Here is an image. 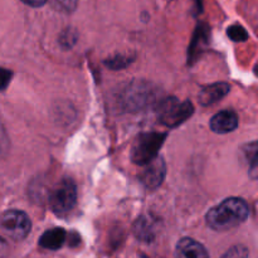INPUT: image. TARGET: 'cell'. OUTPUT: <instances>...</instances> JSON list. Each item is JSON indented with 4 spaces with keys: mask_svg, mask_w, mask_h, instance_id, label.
<instances>
[{
    "mask_svg": "<svg viewBox=\"0 0 258 258\" xmlns=\"http://www.w3.org/2000/svg\"><path fill=\"white\" fill-rule=\"evenodd\" d=\"M249 216V207L242 198H228L207 214V224L214 231H229L243 223Z\"/></svg>",
    "mask_w": 258,
    "mask_h": 258,
    "instance_id": "cell-1",
    "label": "cell"
},
{
    "mask_svg": "<svg viewBox=\"0 0 258 258\" xmlns=\"http://www.w3.org/2000/svg\"><path fill=\"white\" fill-rule=\"evenodd\" d=\"M166 134L146 133L138 136L131 150V159L138 165H146L158 158L159 149L163 145Z\"/></svg>",
    "mask_w": 258,
    "mask_h": 258,
    "instance_id": "cell-2",
    "label": "cell"
},
{
    "mask_svg": "<svg viewBox=\"0 0 258 258\" xmlns=\"http://www.w3.org/2000/svg\"><path fill=\"white\" fill-rule=\"evenodd\" d=\"M194 107L190 101H179L170 97L160 103L158 110L159 118L168 127H175L188 120L193 113Z\"/></svg>",
    "mask_w": 258,
    "mask_h": 258,
    "instance_id": "cell-3",
    "label": "cell"
},
{
    "mask_svg": "<svg viewBox=\"0 0 258 258\" xmlns=\"http://www.w3.org/2000/svg\"><path fill=\"white\" fill-rule=\"evenodd\" d=\"M76 201H77V188L71 179L60 180L49 197L52 211L58 216H64L72 211Z\"/></svg>",
    "mask_w": 258,
    "mask_h": 258,
    "instance_id": "cell-4",
    "label": "cell"
},
{
    "mask_svg": "<svg viewBox=\"0 0 258 258\" xmlns=\"http://www.w3.org/2000/svg\"><path fill=\"white\" fill-rule=\"evenodd\" d=\"M0 228L9 238L14 241H22L27 238L29 234L32 223L24 212L22 211H8L0 218Z\"/></svg>",
    "mask_w": 258,
    "mask_h": 258,
    "instance_id": "cell-5",
    "label": "cell"
},
{
    "mask_svg": "<svg viewBox=\"0 0 258 258\" xmlns=\"http://www.w3.org/2000/svg\"><path fill=\"white\" fill-rule=\"evenodd\" d=\"M143 174H141V181L144 185L149 189H155L163 183L166 174V165L161 158H155L150 163L146 164Z\"/></svg>",
    "mask_w": 258,
    "mask_h": 258,
    "instance_id": "cell-6",
    "label": "cell"
},
{
    "mask_svg": "<svg viewBox=\"0 0 258 258\" xmlns=\"http://www.w3.org/2000/svg\"><path fill=\"white\" fill-rule=\"evenodd\" d=\"M238 126V116L232 110H223L216 113L211 120V128L217 134H227L236 130Z\"/></svg>",
    "mask_w": 258,
    "mask_h": 258,
    "instance_id": "cell-7",
    "label": "cell"
},
{
    "mask_svg": "<svg viewBox=\"0 0 258 258\" xmlns=\"http://www.w3.org/2000/svg\"><path fill=\"white\" fill-rule=\"evenodd\" d=\"M175 258H209L203 244L191 238H183L176 244Z\"/></svg>",
    "mask_w": 258,
    "mask_h": 258,
    "instance_id": "cell-8",
    "label": "cell"
},
{
    "mask_svg": "<svg viewBox=\"0 0 258 258\" xmlns=\"http://www.w3.org/2000/svg\"><path fill=\"white\" fill-rule=\"evenodd\" d=\"M229 92V85L227 83H214L206 86L199 93V101L202 105H212L221 98H223Z\"/></svg>",
    "mask_w": 258,
    "mask_h": 258,
    "instance_id": "cell-9",
    "label": "cell"
},
{
    "mask_svg": "<svg viewBox=\"0 0 258 258\" xmlns=\"http://www.w3.org/2000/svg\"><path fill=\"white\" fill-rule=\"evenodd\" d=\"M66 238H67V233H66L64 229L53 228L42 234L39 239V244L43 248L55 251V249H59L64 244Z\"/></svg>",
    "mask_w": 258,
    "mask_h": 258,
    "instance_id": "cell-10",
    "label": "cell"
},
{
    "mask_svg": "<svg viewBox=\"0 0 258 258\" xmlns=\"http://www.w3.org/2000/svg\"><path fill=\"white\" fill-rule=\"evenodd\" d=\"M227 34H228L229 38H231L232 40H234V42H244V40L248 38V33L246 32V29H244L242 25L238 24L231 25V27L227 29Z\"/></svg>",
    "mask_w": 258,
    "mask_h": 258,
    "instance_id": "cell-11",
    "label": "cell"
},
{
    "mask_svg": "<svg viewBox=\"0 0 258 258\" xmlns=\"http://www.w3.org/2000/svg\"><path fill=\"white\" fill-rule=\"evenodd\" d=\"M221 258H249V252L242 244L231 247Z\"/></svg>",
    "mask_w": 258,
    "mask_h": 258,
    "instance_id": "cell-12",
    "label": "cell"
},
{
    "mask_svg": "<svg viewBox=\"0 0 258 258\" xmlns=\"http://www.w3.org/2000/svg\"><path fill=\"white\" fill-rule=\"evenodd\" d=\"M54 7H57L59 10L71 13L77 8L78 0H50Z\"/></svg>",
    "mask_w": 258,
    "mask_h": 258,
    "instance_id": "cell-13",
    "label": "cell"
},
{
    "mask_svg": "<svg viewBox=\"0 0 258 258\" xmlns=\"http://www.w3.org/2000/svg\"><path fill=\"white\" fill-rule=\"evenodd\" d=\"M10 76H12V73L9 71L0 70V90H4L7 87L8 83H9Z\"/></svg>",
    "mask_w": 258,
    "mask_h": 258,
    "instance_id": "cell-14",
    "label": "cell"
},
{
    "mask_svg": "<svg viewBox=\"0 0 258 258\" xmlns=\"http://www.w3.org/2000/svg\"><path fill=\"white\" fill-rule=\"evenodd\" d=\"M22 2L25 3L27 5H29V7L38 8V7H42V5H44L45 3H47V0H22Z\"/></svg>",
    "mask_w": 258,
    "mask_h": 258,
    "instance_id": "cell-15",
    "label": "cell"
},
{
    "mask_svg": "<svg viewBox=\"0 0 258 258\" xmlns=\"http://www.w3.org/2000/svg\"><path fill=\"white\" fill-rule=\"evenodd\" d=\"M5 253H7V244H5L4 239L0 237V258H4Z\"/></svg>",
    "mask_w": 258,
    "mask_h": 258,
    "instance_id": "cell-16",
    "label": "cell"
}]
</instances>
